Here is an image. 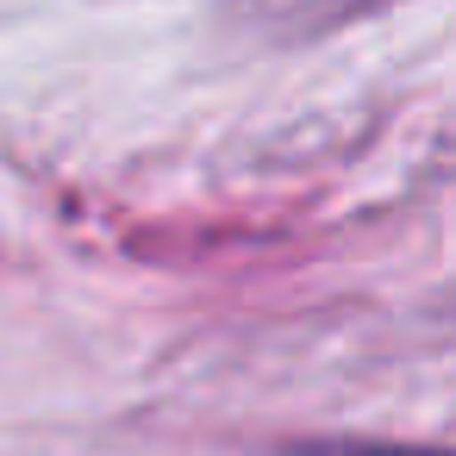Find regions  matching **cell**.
<instances>
[{"mask_svg":"<svg viewBox=\"0 0 456 456\" xmlns=\"http://www.w3.org/2000/svg\"><path fill=\"white\" fill-rule=\"evenodd\" d=\"M325 456H444V450H325Z\"/></svg>","mask_w":456,"mask_h":456,"instance_id":"obj_1","label":"cell"}]
</instances>
